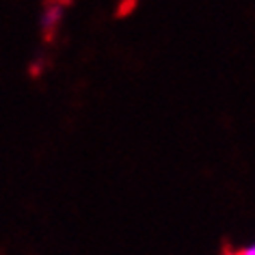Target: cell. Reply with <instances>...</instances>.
Returning a JSON list of instances; mask_svg holds the SVG:
<instances>
[{
  "label": "cell",
  "mask_w": 255,
  "mask_h": 255,
  "mask_svg": "<svg viewBox=\"0 0 255 255\" xmlns=\"http://www.w3.org/2000/svg\"><path fill=\"white\" fill-rule=\"evenodd\" d=\"M61 2H63V4H69V2H72V0H61Z\"/></svg>",
  "instance_id": "4"
},
{
  "label": "cell",
  "mask_w": 255,
  "mask_h": 255,
  "mask_svg": "<svg viewBox=\"0 0 255 255\" xmlns=\"http://www.w3.org/2000/svg\"><path fill=\"white\" fill-rule=\"evenodd\" d=\"M136 2H138V0H121V4L117 7V15H119V17L128 15V13H130L132 9L136 7Z\"/></svg>",
  "instance_id": "2"
},
{
  "label": "cell",
  "mask_w": 255,
  "mask_h": 255,
  "mask_svg": "<svg viewBox=\"0 0 255 255\" xmlns=\"http://www.w3.org/2000/svg\"><path fill=\"white\" fill-rule=\"evenodd\" d=\"M234 255H240V253H234Z\"/></svg>",
  "instance_id": "5"
},
{
  "label": "cell",
  "mask_w": 255,
  "mask_h": 255,
  "mask_svg": "<svg viewBox=\"0 0 255 255\" xmlns=\"http://www.w3.org/2000/svg\"><path fill=\"white\" fill-rule=\"evenodd\" d=\"M240 255H255V245L253 247H247V249H242Z\"/></svg>",
  "instance_id": "3"
},
{
  "label": "cell",
  "mask_w": 255,
  "mask_h": 255,
  "mask_svg": "<svg viewBox=\"0 0 255 255\" xmlns=\"http://www.w3.org/2000/svg\"><path fill=\"white\" fill-rule=\"evenodd\" d=\"M61 20H63V2L61 0H46L41 13V37L46 43L54 41V37L59 35Z\"/></svg>",
  "instance_id": "1"
}]
</instances>
